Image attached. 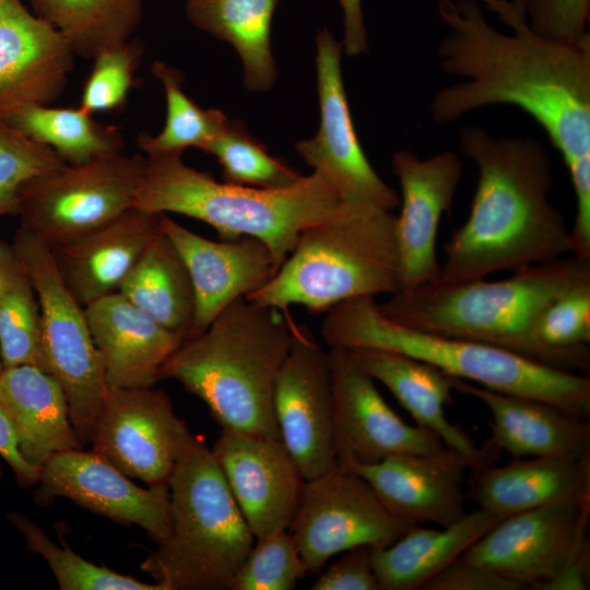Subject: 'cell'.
Returning <instances> with one entry per match:
<instances>
[{
	"label": "cell",
	"mask_w": 590,
	"mask_h": 590,
	"mask_svg": "<svg viewBox=\"0 0 590 590\" xmlns=\"http://www.w3.org/2000/svg\"><path fill=\"white\" fill-rule=\"evenodd\" d=\"M509 26L489 25L477 0L439 10L449 27L440 68L464 82L438 91L432 119L445 125L477 108L514 105L535 119L562 154L576 198L571 253L590 259V33L576 42L534 32L524 0H481Z\"/></svg>",
	"instance_id": "cell-1"
},
{
	"label": "cell",
	"mask_w": 590,
	"mask_h": 590,
	"mask_svg": "<svg viewBox=\"0 0 590 590\" xmlns=\"http://www.w3.org/2000/svg\"><path fill=\"white\" fill-rule=\"evenodd\" d=\"M459 145L479 178L467 221L442 245L436 283L482 280L571 253L570 227L548 200L551 162L538 141L469 126Z\"/></svg>",
	"instance_id": "cell-2"
},
{
	"label": "cell",
	"mask_w": 590,
	"mask_h": 590,
	"mask_svg": "<svg viewBox=\"0 0 590 590\" xmlns=\"http://www.w3.org/2000/svg\"><path fill=\"white\" fill-rule=\"evenodd\" d=\"M295 329L285 311L240 297L179 345L161 379H174L200 398L222 428L280 438L274 389Z\"/></svg>",
	"instance_id": "cell-3"
},
{
	"label": "cell",
	"mask_w": 590,
	"mask_h": 590,
	"mask_svg": "<svg viewBox=\"0 0 590 590\" xmlns=\"http://www.w3.org/2000/svg\"><path fill=\"white\" fill-rule=\"evenodd\" d=\"M588 279L590 259L570 255L521 268L500 281L434 282L399 291L377 307L388 319L416 330L494 345L579 373L569 359L540 344L534 328L555 298Z\"/></svg>",
	"instance_id": "cell-4"
},
{
	"label": "cell",
	"mask_w": 590,
	"mask_h": 590,
	"mask_svg": "<svg viewBox=\"0 0 590 590\" xmlns=\"http://www.w3.org/2000/svg\"><path fill=\"white\" fill-rule=\"evenodd\" d=\"M343 204L316 172L285 189H260L220 182L186 165L181 153L146 154L134 198V206L143 211L200 220L225 240L255 237L267 245L279 267L305 228Z\"/></svg>",
	"instance_id": "cell-5"
},
{
	"label": "cell",
	"mask_w": 590,
	"mask_h": 590,
	"mask_svg": "<svg viewBox=\"0 0 590 590\" xmlns=\"http://www.w3.org/2000/svg\"><path fill=\"white\" fill-rule=\"evenodd\" d=\"M321 337L330 346L392 351L426 362L445 374L489 390L547 402L590 420V377L534 362L510 351L442 337L394 322L374 297H361L326 311Z\"/></svg>",
	"instance_id": "cell-6"
},
{
	"label": "cell",
	"mask_w": 590,
	"mask_h": 590,
	"mask_svg": "<svg viewBox=\"0 0 590 590\" xmlns=\"http://www.w3.org/2000/svg\"><path fill=\"white\" fill-rule=\"evenodd\" d=\"M397 216L366 204L344 203L305 228L275 274L245 297L286 311L300 305L326 312L361 297L401 288Z\"/></svg>",
	"instance_id": "cell-7"
},
{
	"label": "cell",
	"mask_w": 590,
	"mask_h": 590,
	"mask_svg": "<svg viewBox=\"0 0 590 590\" xmlns=\"http://www.w3.org/2000/svg\"><path fill=\"white\" fill-rule=\"evenodd\" d=\"M168 491L169 533L141 569L163 590H229L256 538L211 448L192 434Z\"/></svg>",
	"instance_id": "cell-8"
},
{
	"label": "cell",
	"mask_w": 590,
	"mask_h": 590,
	"mask_svg": "<svg viewBox=\"0 0 590 590\" xmlns=\"http://www.w3.org/2000/svg\"><path fill=\"white\" fill-rule=\"evenodd\" d=\"M11 244L37 293L45 371L60 384L82 446L91 445L107 385L84 307L64 284L48 245L21 226Z\"/></svg>",
	"instance_id": "cell-9"
},
{
	"label": "cell",
	"mask_w": 590,
	"mask_h": 590,
	"mask_svg": "<svg viewBox=\"0 0 590 590\" xmlns=\"http://www.w3.org/2000/svg\"><path fill=\"white\" fill-rule=\"evenodd\" d=\"M144 161L121 151L30 179L17 196L19 226L51 249L102 226L134 206Z\"/></svg>",
	"instance_id": "cell-10"
},
{
	"label": "cell",
	"mask_w": 590,
	"mask_h": 590,
	"mask_svg": "<svg viewBox=\"0 0 590 590\" xmlns=\"http://www.w3.org/2000/svg\"><path fill=\"white\" fill-rule=\"evenodd\" d=\"M393 516L361 475L337 464L305 480L287 529L307 573L318 574L333 556L352 547H385L410 528Z\"/></svg>",
	"instance_id": "cell-11"
},
{
	"label": "cell",
	"mask_w": 590,
	"mask_h": 590,
	"mask_svg": "<svg viewBox=\"0 0 590 590\" xmlns=\"http://www.w3.org/2000/svg\"><path fill=\"white\" fill-rule=\"evenodd\" d=\"M316 50L319 129L295 149L344 203L392 211L400 205V197L373 168L354 128L342 76L343 44L322 28L316 36Z\"/></svg>",
	"instance_id": "cell-12"
},
{
	"label": "cell",
	"mask_w": 590,
	"mask_h": 590,
	"mask_svg": "<svg viewBox=\"0 0 590 590\" xmlns=\"http://www.w3.org/2000/svg\"><path fill=\"white\" fill-rule=\"evenodd\" d=\"M191 433L162 389L107 387L91 445L128 477L166 486Z\"/></svg>",
	"instance_id": "cell-13"
},
{
	"label": "cell",
	"mask_w": 590,
	"mask_h": 590,
	"mask_svg": "<svg viewBox=\"0 0 590 590\" xmlns=\"http://www.w3.org/2000/svg\"><path fill=\"white\" fill-rule=\"evenodd\" d=\"M334 449L341 467L369 464L394 455H429L446 446L432 430L405 423L349 349L330 346Z\"/></svg>",
	"instance_id": "cell-14"
},
{
	"label": "cell",
	"mask_w": 590,
	"mask_h": 590,
	"mask_svg": "<svg viewBox=\"0 0 590 590\" xmlns=\"http://www.w3.org/2000/svg\"><path fill=\"white\" fill-rule=\"evenodd\" d=\"M589 520L590 496L546 504L505 517L460 557L535 590L588 536Z\"/></svg>",
	"instance_id": "cell-15"
},
{
	"label": "cell",
	"mask_w": 590,
	"mask_h": 590,
	"mask_svg": "<svg viewBox=\"0 0 590 590\" xmlns=\"http://www.w3.org/2000/svg\"><path fill=\"white\" fill-rule=\"evenodd\" d=\"M273 408L280 438L305 480L338 464L328 350L304 328L296 326L275 382Z\"/></svg>",
	"instance_id": "cell-16"
},
{
	"label": "cell",
	"mask_w": 590,
	"mask_h": 590,
	"mask_svg": "<svg viewBox=\"0 0 590 590\" xmlns=\"http://www.w3.org/2000/svg\"><path fill=\"white\" fill-rule=\"evenodd\" d=\"M34 500L42 506L68 498L118 523L137 524L156 543L170 528L168 485L142 488L93 450L70 449L40 469Z\"/></svg>",
	"instance_id": "cell-17"
},
{
	"label": "cell",
	"mask_w": 590,
	"mask_h": 590,
	"mask_svg": "<svg viewBox=\"0 0 590 590\" xmlns=\"http://www.w3.org/2000/svg\"><path fill=\"white\" fill-rule=\"evenodd\" d=\"M391 167L401 187L396 223L400 291H412L438 279V227L441 216L450 212L463 166L450 151L423 160L401 150L392 155Z\"/></svg>",
	"instance_id": "cell-18"
},
{
	"label": "cell",
	"mask_w": 590,
	"mask_h": 590,
	"mask_svg": "<svg viewBox=\"0 0 590 590\" xmlns=\"http://www.w3.org/2000/svg\"><path fill=\"white\" fill-rule=\"evenodd\" d=\"M211 450L255 538L287 530L305 479L282 440L222 428Z\"/></svg>",
	"instance_id": "cell-19"
},
{
	"label": "cell",
	"mask_w": 590,
	"mask_h": 590,
	"mask_svg": "<svg viewBox=\"0 0 590 590\" xmlns=\"http://www.w3.org/2000/svg\"><path fill=\"white\" fill-rule=\"evenodd\" d=\"M74 56L64 36L22 0H0V117L55 101Z\"/></svg>",
	"instance_id": "cell-20"
},
{
	"label": "cell",
	"mask_w": 590,
	"mask_h": 590,
	"mask_svg": "<svg viewBox=\"0 0 590 590\" xmlns=\"http://www.w3.org/2000/svg\"><path fill=\"white\" fill-rule=\"evenodd\" d=\"M158 223L192 280L196 312L188 339L202 333L225 307L263 285L279 269L267 245L255 237L216 241L166 214H158Z\"/></svg>",
	"instance_id": "cell-21"
},
{
	"label": "cell",
	"mask_w": 590,
	"mask_h": 590,
	"mask_svg": "<svg viewBox=\"0 0 590 590\" xmlns=\"http://www.w3.org/2000/svg\"><path fill=\"white\" fill-rule=\"evenodd\" d=\"M346 468L373 487L387 509L410 526H450L465 515L462 491L469 463L445 447L429 455H394Z\"/></svg>",
	"instance_id": "cell-22"
},
{
	"label": "cell",
	"mask_w": 590,
	"mask_h": 590,
	"mask_svg": "<svg viewBox=\"0 0 590 590\" xmlns=\"http://www.w3.org/2000/svg\"><path fill=\"white\" fill-rule=\"evenodd\" d=\"M84 310L107 387H154L162 366L185 341L119 292L90 303Z\"/></svg>",
	"instance_id": "cell-23"
},
{
	"label": "cell",
	"mask_w": 590,
	"mask_h": 590,
	"mask_svg": "<svg viewBox=\"0 0 590 590\" xmlns=\"http://www.w3.org/2000/svg\"><path fill=\"white\" fill-rule=\"evenodd\" d=\"M459 393L482 401L492 415L485 444L514 459L554 457L580 459L590 455V421L544 401L512 396L452 377Z\"/></svg>",
	"instance_id": "cell-24"
},
{
	"label": "cell",
	"mask_w": 590,
	"mask_h": 590,
	"mask_svg": "<svg viewBox=\"0 0 590 590\" xmlns=\"http://www.w3.org/2000/svg\"><path fill=\"white\" fill-rule=\"evenodd\" d=\"M349 350L375 381L390 390L416 425L437 435L447 448L469 463L470 470L497 460L498 451L486 444L477 447L468 432L448 420L446 406L452 403L453 390L451 376L405 354L370 347Z\"/></svg>",
	"instance_id": "cell-25"
},
{
	"label": "cell",
	"mask_w": 590,
	"mask_h": 590,
	"mask_svg": "<svg viewBox=\"0 0 590 590\" xmlns=\"http://www.w3.org/2000/svg\"><path fill=\"white\" fill-rule=\"evenodd\" d=\"M158 231V214L132 206L51 250L64 284L85 307L118 291Z\"/></svg>",
	"instance_id": "cell-26"
},
{
	"label": "cell",
	"mask_w": 590,
	"mask_h": 590,
	"mask_svg": "<svg viewBox=\"0 0 590 590\" xmlns=\"http://www.w3.org/2000/svg\"><path fill=\"white\" fill-rule=\"evenodd\" d=\"M0 406L28 464L42 468L58 452L83 448L60 384L39 367H4L0 373Z\"/></svg>",
	"instance_id": "cell-27"
},
{
	"label": "cell",
	"mask_w": 590,
	"mask_h": 590,
	"mask_svg": "<svg viewBox=\"0 0 590 590\" xmlns=\"http://www.w3.org/2000/svg\"><path fill=\"white\" fill-rule=\"evenodd\" d=\"M468 494L479 509L505 518L546 504L590 496V455L514 459L472 469Z\"/></svg>",
	"instance_id": "cell-28"
},
{
	"label": "cell",
	"mask_w": 590,
	"mask_h": 590,
	"mask_svg": "<svg viewBox=\"0 0 590 590\" xmlns=\"http://www.w3.org/2000/svg\"><path fill=\"white\" fill-rule=\"evenodd\" d=\"M502 519L477 508L441 529L413 526L390 545L373 548L380 590H422Z\"/></svg>",
	"instance_id": "cell-29"
},
{
	"label": "cell",
	"mask_w": 590,
	"mask_h": 590,
	"mask_svg": "<svg viewBox=\"0 0 590 590\" xmlns=\"http://www.w3.org/2000/svg\"><path fill=\"white\" fill-rule=\"evenodd\" d=\"M280 0H187L186 14L197 28L231 44L250 92H268L278 70L271 51V23Z\"/></svg>",
	"instance_id": "cell-30"
},
{
	"label": "cell",
	"mask_w": 590,
	"mask_h": 590,
	"mask_svg": "<svg viewBox=\"0 0 590 590\" xmlns=\"http://www.w3.org/2000/svg\"><path fill=\"white\" fill-rule=\"evenodd\" d=\"M117 292L163 327L189 338L196 312L192 280L161 227Z\"/></svg>",
	"instance_id": "cell-31"
},
{
	"label": "cell",
	"mask_w": 590,
	"mask_h": 590,
	"mask_svg": "<svg viewBox=\"0 0 590 590\" xmlns=\"http://www.w3.org/2000/svg\"><path fill=\"white\" fill-rule=\"evenodd\" d=\"M35 141L49 146L66 164L80 165L121 152L119 129L104 125L82 109L33 104L4 117Z\"/></svg>",
	"instance_id": "cell-32"
},
{
	"label": "cell",
	"mask_w": 590,
	"mask_h": 590,
	"mask_svg": "<svg viewBox=\"0 0 590 590\" xmlns=\"http://www.w3.org/2000/svg\"><path fill=\"white\" fill-rule=\"evenodd\" d=\"M34 13L55 26L73 54L94 58L131 39L142 17V0H30Z\"/></svg>",
	"instance_id": "cell-33"
},
{
	"label": "cell",
	"mask_w": 590,
	"mask_h": 590,
	"mask_svg": "<svg viewBox=\"0 0 590 590\" xmlns=\"http://www.w3.org/2000/svg\"><path fill=\"white\" fill-rule=\"evenodd\" d=\"M0 354L3 367L45 370L40 307L34 284L11 243L0 240Z\"/></svg>",
	"instance_id": "cell-34"
},
{
	"label": "cell",
	"mask_w": 590,
	"mask_h": 590,
	"mask_svg": "<svg viewBox=\"0 0 590 590\" xmlns=\"http://www.w3.org/2000/svg\"><path fill=\"white\" fill-rule=\"evenodd\" d=\"M152 73L163 86L166 120L155 135L141 132L137 144L146 154L181 153L188 148L202 149L225 126L227 117L216 108L198 106L182 90L184 75L174 67L157 60Z\"/></svg>",
	"instance_id": "cell-35"
},
{
	"label": "cell",
	"mask_w": 590,
	"mask_h": 590,
	"mask_svg": "<svg viewBox=\"0 0 590 590\" xmlns=\"http://www.w3.org/2000/svg\"><path fill=\"white\" fill-rule=\"evenodd\" d=\"M201 150L217 160L226 182L280 190L303 178L298 170L271 155L238 120L227 119L224 128Z\"/></svg>",
	"instance_id": "cell-36"
},
{
	"label": "cell",
	"mask_w": 590,
	"mask_h": 590,
	"mask_svg": "<svg viewBox=\"0 0 590 590\" xmlns=\"http://www.w3.org/2000/svg\"><path fill=\"white\" fill-rule=\"evenodd\" d=\"M7 519L24 538L27 551L45 558L61 590H163L155 582H143L95 565L78 555L66 542L59 547L23 512L11 510Z\"/></svg>",
	"instance_id": "cell-37"
},
{
	"label": "cell",
	"mask_w": 590,
	"mask_h": 590,
	"mask_svg": "<svg viewBox=\"0 0 590 590\" xmlns=\"http://www.w3.org/2000/svg\"><path fill=\"white\" fill-rule=\"evenodd\" d=\"M544 347L569 359L581 374L590 369V279L570 287L541 314L534 328Z\"/></svg>",
	"instance_id": "cell-38"
},
{
	"label": "cell",
	"mask_w": 590,
	"mask_h": 590,
	"mask_svg": "<svg viewBox=\"0 0 590 590\" xmlns=\"http://www.w3.org/2000/svg\"><path fill=\"white\" fill-rule=\"evenodd\" d=\"M307 574L287 530L257 538L229 590H291Z\"/></svg>",
	"instance_id": "cell-39"
},
{
	"label": "cell",
	"mask_w": 590,
	"mask_h": 590,
	"mask_svg": "<svg viewBox=\"0 0 590 590\" xmlns=\"http://www.w3.org/2000/svg\"><path fill=\"white\" fill-rule=\"evenodd\" d=\"M64 164L49 146L0 118V216L16 215L19 191L26 181Z\"/></svg>",
	"instance_id": "cell-40"
},
{
	"label": "cell",
	"mask_w": 590,
	"mask_h": 590,
	"mask_svg": "<svg viewBox=\"0 0 590 590\" xmlns=\"http://www.w3.org/2000/svg\"><path fill=\"white\" fill-rule=\"evenodd\" d=\"M142 52V44L129 39L97 54L83 87L80 107L92 115L121 107L134 85Z\"/></svg>",
	"instance_id": "cell-41"
},
{
	"label": "cell",
	"mask_w": 590,
	"mask_h": 590,
	"mask_svg": "<svg viewBox=\"0 0 590 590\" xmlns=\"http://www.w3.org/2000/svg\"><path fill=\"white\" fill-rule=\"evenodd\" d=\"M530 27L556 40L576 42L589 32L590 0H524Z\"/></svg>",
	"instance_id": "cell-42"
},
{
	"label": "cell",
	"mask_w": 590,
	"mask_h": 590,
	"mask_svg": "<svg viewBox=\"0 0 590 590\" xmlns=\"http://www.w3.org/2000/svg\"><path fill=\"white\" fill-rule=\"evenodd\" d=\"M373 546L352 547L311 583L312 590H380L373 568Z\"/></svg>",
	"instance_id": "cell-43"
},
{
	"label": "cell",
	"mask_w": 590,
	"mask_h": 590,
	"mask_svg": "<svg viewBox=\"0 0 590 590\" xmlns=\"http://www.w3.org/2000/svg\"><path fill=\"white\" fill-rule=\"evenodd\" d=\"M519 582L482 565L457 558L422 590H522Z\"/></svg>",
	"instance_id": "cell-44"
},
{
	"label": "cell",
	"mask_w": 590,
	"mask_h": 590,
	"mask_svg": "<svg viewBox=\"0 0 590 590\" xmlns=\"http://www.w3.org/2000/svg\"><path fill=\"white\" fill-rule=\"evenodd\" d=\"M590 586V540L576 547L556 574L535 590H587Z\"/></svg>",
	"instance_id": "cell-45"
},
{
	"label": "cell",
	"mask_w": 590,
	"mask_h": 590,
	"mask_svg": "<svg viewBox=\"0 0 590 590\" xmlns=\"http://www.w3.org/2000/svg\"><path fill=\"white\" fill-rule=\"evenodd\" d=\"M0 457L8 463L21 487L27 488L38 483L42 468L31 465L22 458L13 428L1 406Z\"/></svg>",
	"instance_id": "cell-46"
},
{
	"label": "cell",
	"mask_w": 590,
	"mask_h": 590,
	"mask_svg": "<svg viewBox=\"0 0 590 590\" xmlns=\"http://www.w3.org/2000/svg\"><path fill=\"white\" fill-rule=\"evenodd\" d=\"M339 2L344 20L343 50L347 57H355L368 48L362 0H339Z\"/></svg>",
	"instance_id": "cell-47"
},
{
	"label": "cell",
	"mask_w": 590,
	"mask_h": 590,
	"mask_svg": "<svg viewBox=\"0 0 590 590\" xmlns=\"http://www.w3.org/2000/svg\"><path fill=\"white\" fill-rule=\"evenodd\" d=\"M3 368L4 367H3V363H2V358H1V354H0V373L2 371Z\"/></svg>",
	"instance_id": "cell-48"
},
{
	"label": "cell",
	"mask_w": 590,
	"mask_h": 590,
	"mask_svg": "<svg viewBox=\"0 0 590 590\" xmlns=\"http://www.w3.org/2000/svg\"><path fill=\"white\" fill-rule=\"evenodd\" d=\"M3 475V470H2V465L0 464V479L2 477Z\"/></svg>",
	"instance_id": "cell-49"
}]
</instances>
